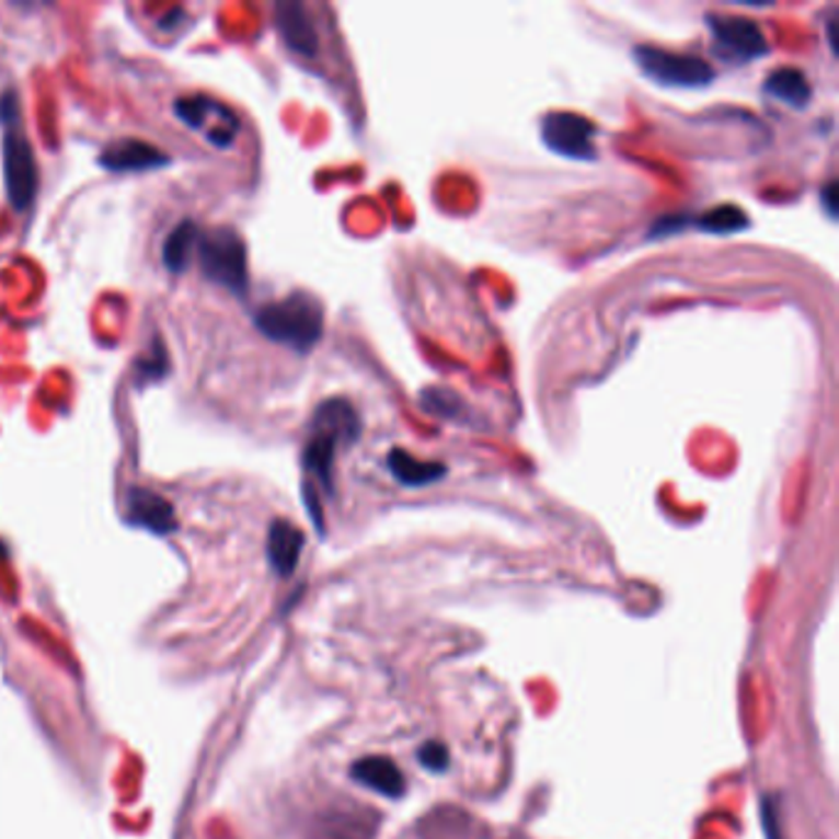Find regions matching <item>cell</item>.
<instances>
[{"label":"cell","instance_id":"30bf717a","mask_svg":"<svg viewBox=\"0 0 839 839\" xmlns=\"http://www.w3.org/2000/svg\"><path fill=\"white\" fill-rule=\"evenodd\" d=\"M276 27L281 33L284 43L298 55L313 57L318 53V33L313 20L301 3H278L276 5Z\"/></svg>","mask_w":839,"mask_h":839},{"label":"cell","instance_id":"9a60e30c","mask_svg":"<svg viewBox=\"0 0 839 839\" xmlns=\"http://www.w3.org/2000/svg\"><path fill=\"white\" fill-rule=\"evenodd\" d=\"M311 441L306 444L303 451V466L318 483H321L327 493L333 491V463H335V448L337 436L321 432V428H311Z\"/></svg>","mask_w":839,"mask_h":839},{"label":"cell","instance_id":"2e32d148","mask_svg":"<svg viewBox=\"0 0 839 839\" xmlns=\"http://www.w3.org/2000/svg\"><path fill=\"white\" fill-rule=\"evenodd\" d=\"M766 92L771 94L778 102H783L793 108H805L811 104L813 89L807 84V77L795 67H781L773 69L766 79Z\"/></svg>","mask_w":839,"mask_h":839},{"label":"cell","instance_id":"9c48e42d","mask_svg":"<svg viewBox=\"0 0 839 839\" xmlns=\"http://www.w3.org/2000/svg\"><path fill=\"white\" fill-rule=\"evenodd\" d=\"M126 517L131 519L134 525L151 529L156 535H168L177 527L173 505H170L163 495L146 491V487H134V491L128 493Z\"/></svg>","mask_w":839,"mask_h":839},{"label":"cell","instance_id":"ffe728a7","mask_svg":"<svg viewBox=\"0 0 839 839\" xmlns=\"http://www.w3.org/2000/svg\"><path fill=\"white\" fill-rule=\"evenodd\" d=\"M424 409L434 412L436 416L453 418L458 409H461V402L451 392H444V389H428V392H424Z\"/></svg>","mask_w":839,"mask_h":839},{"label":"cell","instance_id":"7402d4cb","mask_svg":"<svg viewBox=\"0 0 839 839\" xmlns=\"http://www.w3.org/2000/svg\"><path fill=\"white\" fill-rule=\"evenodd\" d=\"M820 197H823V205L827 207V215L835 219L837 217V183H827L823 187Z\"/></svg>","mask_w":839,"mask_h":839},{"label":"cell","instance_id":"3957f363","mask_svg":"<svg viewBox=\"0 0 839 839\" xmlns=\"http://www.w3.org/2000/svg\"><path fill=\"white\" fill-rule=\"evenodd\" d=\"M199 266H203L209 281L227 286L234 294H246L249 272H246V246L244 239L234 229L215 227L199 237L197 242Z\"/></svg>","mask_w":839,"mask_h":839},{"label":"cell","instance_id":"e0dca14e","mask_svg":"<svg viewBox=\"0 0 839 839\" xmlns=\"http://www.w3.org/2000/svg\"><path fill=\"white\" fill-rule=\"evenodd\" d=\"M195 244H197V227L193 222H180L173 232L168 234L163 244V264L168 272L183 274L189 264V256H193Z\"/></svg>","mask_w":839,"mask_h":839},{"label":"cell","instance_id":"8992f818","mask_svg":"<svg viewBox=\"0 0 839 839\" xmlns=\"http://www.w3.org/2000/svg\"><path fill=\"white\" fill-rule=\"evenodd\" d=\"M596 126L582 114L552 112L542 118V141L549 151H554L572 161H594Z\"/></svg>","mask_w":839,"mask_h":839},{"label":"cell","instance_id":"d6986e66","mask_svg":"<svg viewBox=\"0 0 839 839\" xmlns=\"http://www.w3.org/2000/svg\"><path fill=\"white\" fill-rule=\"evenodd\" d=\"M168 369V355L163 349V343H156V353L138 359L136 372L141 377V384H148L151 379H161Z\"/></svg>","mask_w":839,"mask_h":839},{"label":"cell","instance_id":"7c38bea8","mask_svg":"<svg viewBox=\"0 0 839 839\" xmlns=\"http://www.w3.org/2000/svg\"><path fill=\"white\" fill-rule=\"evenodd\" d=\"M353 781L384 797H402L406 788L402 771L384 756H369L357 761L353 766Z\"/></svg>","mask_w":839,"mask_h":839},{"label":"cell","instance_id":"ba28073f","mask_svg":"<svg viewBox=\"0 0 839 839\" xmlns=\"http://www.w3.org/2000/svg\"><path fill=\"white\" fill-rule=\"evenodd\" d=\"M168 163V156L151 143L141 141V138H118V141L108 143L102 156H99V165L114 173H131V170H151L161 168Z\"/></svg>","mask_w":839,"mask_h":839},{"label":"cell","instance_id":"ac0fdd59","mask_svg":"<svg viewBox=\"0 0 839 839\" xmlns=\"http://www.w3.org/2000/svg\"><path fill=\"white\" fill-rule=\"evenodd\" d=\"M699 227L704 229V232L709 234H734L738 232V229L748 227V219H746V212L744 209H738L734 205H722V207H714L712 212L702 215V219H699Z\"/></svg>","mask_w":839,"mask_h":839},{"label":"cell","instance_id":"52a82bcc","mask_svg":"<svg viewBox=\"0 0 839 839\" xmlns=\"http://www.w3.org/2000/svg\"><path fill=\"white\" fill-rule=\"evenodd\" d=\"M175 114L183 124L205 134L209 143L219 148L232 146L239 134V118L229 108L209 96H185L175 102Z\"/></svg>","mask_w":839,"mask_h":839},{"label":"cell","instance_id":"5bb4252c","mask_svg":"<svg viewBox=\"0 0 839 839\" xmlns=\"http://www.w3.org/2000/svg\"><path fill=\"white\" fill-rule=\"evenodd\" d=\"M311 428H321V432L337 436V441L349 444L359 434V418L353 404L345 402V399H327L315 409Z\"/></svg>","mask_w":839,"mask_h":839},{"label":"cell","instance_id":"6da1fadb","mask_svg":"<svg viewBox=\"0 0 839 839\" xmlns=\"http://www.w3.org/2000/svg\"><path fill=\"white\" fill-rule=\"evenodd\" d=\"M254 323L268 340L296 353H308L323 335V306L311 294H291L284 301L268 303L256 313Z\"/></svg>","mask_w":839,"mask_h":839},{"label":"cell","instance_id":"44dd1931","mask_svg":"<svg viewBox=\"0 0 839 839\" xmlns=\"http://www.w3.org/2000/svg\"><path fill=\"white\" fill-rule=\"evenodd\" d=\"M418 761H422V766L428 768V771H434V773L446 771V768H448L446 746L436 744V742L424 744L422 748H418Z\"/></svg>","mask_w":839,"mask_h":839},{"label":"cell","instance_id":"5b68a950","mask_svg":"<svg viewBox=\"0 0 839 839\" xmlns=\"http://www.w3.org/2000/svg\"><path fill=\"white\" fill-rule=\"evenodd\" d=\"M714 49L728 62H754L768 55V39L751 18L706 15Z\"/></svg>","mask_w":839,"mask_h":839},{"label":"cell","instance_id":"8fae6325","mask_svg":"<svg viewBox=\"0 0 839 839\" xmlns=\"http://www.w3.org/2000/svg\"><path fill=\"white\" fill-rule=\"evenodd\" d=\"M303 544H306L303 532L296 525L288 522V519H276V522L268 527L266 554L278 576H291L296 572L298 559H301V552H303Z\"/></svg>","mask_w":839,"mask_h":839},{"label":"cell","instance_id":"277c9868","mask_svg":"<svg viewBox=\"0 0 839 839\" xmlns=\"http://www.w3.org/2000/svg\"><path fill=\"white\" fill-rule=\"evenodd\" d=\"M633 57L647 79L670 89H702L716 79L714 67L694 55H679L655 45H637Z\"/></svg>","mask_w":839,"mask_h":839},{"label":"cell","instance_id":"4fadbf2b","mask_svg":"<svg viewBox=\"0 0 839 839\" xmlns=\"http://www.w3.org/2000/svg\"><path fill=\"white\" fill-rule=\"evenodd\" d=\"M387 466L396 481L406 487L432 485L436 481H441V478H446L448 473V468L444 463L418 461V458H414L409 451H402V448H394V451L389 453Z\"/></svg>","mask_w":839,"mask_h":839},{"label":"cell","instance_id":"7a4b0ae2","mask_svg":"<svg viewBox=\"0 0 839 839\" xmlns=\"http://www.w3.org/2000/svg\"><path fill=\"white\" fill-rule=\"evenodd\" d=\"M0 122H5L3 170L8 199L15 209H27L37 195V163L23 128L18 126L15 94L0 96Z\"/></svg>","mask_w":839,"mask_h":839}]
</instances>
